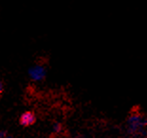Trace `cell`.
<instances>
[{"label":"cell","mask_w":147,"mask_h":138,"mask_svg":"<svg viewBox=\"0 0 147 138\" xmlns=\"http://www.w3.org/2000/svg\"><path fill=\"white\" fill-rule=\"evenodd\" d=\"M46 70L42 65H35L30 70V76L34 80H41L45 78Z\"/></svg>","instance_id":"obj_1"},{"label":"cell","mask_w":147,"mask_h":138,"mask_svg":"<svg viewBox=\"0 0 147 138\" xmlns=\"http://www.w3.org/2000/svg\"><path fill=\"white\" fill-rule=\"evenodd\" d=\"M34 120H35V117H34L33 114L30 112L25 113L21 117V124L24 125V126H30L33 123Z\"/></svg>","instance_id":"obj_2"},{"label":"cell","mask_w":147,"mask_h":138,"mask_svg":"<svg viewBox=\"0 0 147 138\" xmlns=\"http://www.w3.org/2000/svg\"><path fill=\"white\" fill-rule=\"evenodd\" d=\"M0 138H4V133H0Z\"/></svg>","instance_id":"obj_3"},{"label":"cell","mask_w":147,"mask_h":138,"mask_svg":"<svg viewBox=\"0 0 147 138\" xmlns=\"http://www.w3.org/2000/svg\"><path fill=\"white\" fill-rule=\"evenodd\" d=\"M1 92H2V83L0 82V93H1Z\"/></svg>","instance_id":"obj_4"},{"label":"cell","mask_w":147,"mask_h":138,"mask_svg":"<svg viewBox=\"0 0 147 138\" xmlns=\"http://www.w3.org/2000/svg\"><path fill=\"white\" fill-rule=\"evenodd\" d=\"M4 138H11V137H4Z\"/></svg>","instance_id":"obj_5"}]
</instances>
